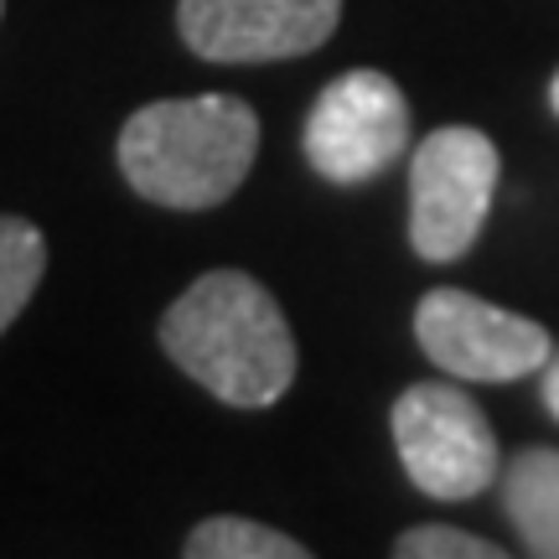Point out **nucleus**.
<instances>
[{
  "instance_id": "f257e3e1",
  "label": "nucleus",
  "mask_w": 559,
  "mask_h": 559,
  "mask_svg": "<svg viewBox=\"0 0 559 559\" xmlns=\"http://www.w3.org/2000/svg\"><path fill=\"white\" fill-rule=\"evenodd\" d=\"M160 347L234 409H270L296 383V337L275 296L243 270H213L171 300Z\"/></svg>"
},
{
  "instance_id": "20e7f679",
  "label": "nucleus",
  "mask_w": 559,
  "mask_h": 559,
  "mask_svg": "<svg viewBox=\"0 0 559 559\" xmlns=\"http://www.w3.org/2000/svg\"><path fill=\"white\" fill-rule=\"evenodd\" d=\"M394 445L404 477L425 498L466 502L498 481V436L451 383H409L394 404Z\"/></svg>"
},
{
  "instance_id": "4468645a",
  "label": "nucleus",
  "mask_w": 559,
  "mask_h": 559,
  "mask_svg": "<svg viewBox=\"0 0 559 559\" xmlns=\"http://www.w3.org/2000/svg\"><path fill=\"white\" fill-rule=\"evenodd\" d=\"M0 5H5V0H0Z\"/></svg>"
},
{
  "instance_id": "0eeeda50",
  "label": "nucleus",
  "mask_w": 559,
  "mask_h": 559,
  "mask_svg": "<svg viewBox=\"0 0 559 559\" xmlns=\"http://www.w3.org/2000/svg\"><path fill=\"white\" fill-rule=\"evenodd\" d=\"M342 0H181L177 32L207 62H280L337 32Z\"/></svg>"
},
{
  "instance_id": "39448f33",
  "label": "nucleus",
  "mask_w": 559,
  "mask_h": 559,
  "mask_svg": "<svg viewBox=\"0 0 559 559\" xmlns=\"http://www.w3.org/2000/svg\"><path fill=\"white\" fill-rule=\"evenodd\" d=\"M409 145V104L379 68H353L321 88L306 120V160L317 177L358 187L389 171Z\"/></svg>"
},
{
  "instance_id": "f03ea898",
  "label": "nucleus",
  "mask_w": 559,
  "mask_h": 559,
  "mask_svg": "<svg viewBox=\"0 0 559 559\" xmlns=\"http://www.w3.org/2000/svg\"><path fill=\"white\" fill-rule=\"evenodd\" d=\"M260 156V115L234 94L156 99L120 130V171L145 202L202 213L243 187Z\"/></svg>"
},
{
  "instance_id": "9d476101",
  "label": "nucleus",
  "mask_w": 559,
  "mask_h": 559,
  "mask_svg": "<svg viewBox=\"0 0 559 559\" xmlns=\"http://www.w3.org/2000/svg\"><path fill=\"white\" fill-rule=\"evenodd\" d=\"M181 555L187 559H306L311 549L254 519H207L187 534Z\"/></svg>"
},
{
  "instance_id": "f8f14e48",
  "label": "nucleus",
  "mask_w": 559,
  "mask_h": 559,
  "mask_svg": "<svg viewBox=\"0 0 559 559\" xmlns=\"http://www.w3.org/2000/svg\"><path fill=\"white\" fill-rule=\"evenodd\" d=\"M544 404H549V415L559 419V353L549 358V373H544Z\"/></svg>"
},
{
  "instance_id": "423d86ee",
  "label": "nucleus",
  "mask_w": 559,
  "mask_h": 559,
  "mask_svg": "<svg viewBox=\"0 0 559 559\" xmlns=\"http://www.w3.org/2000/svg\"><path fill=\"white\" fill-rule=\"evenodd\" d=\"M415 337L440 373L472 383H513L555 358V342L539 321L513 317L472 290H430L415 306Z\"/></svg>"
},
{
  "instance_id": "ddd939ff",
  "label": "nucleus",
  "mask_w": 559,
  "mask_h": 559,
  "mask_svg": "<svg viewBox=\"0 0 559 559\" xmlns=\"http://www.w3.org/2000/svg\"><path fill=\"white\" fill-rule=\"evenodd\" d=\"M549 104L559 109V73H555V83H549Z\"/></svg>"
},
{
  "instance_id": "7ed1b4c3",
  "label": "nucleus",
  "mask_w": 559,
  "mask_h": 559,
  "mask_svg": "<svg viewBox=\"0 0 559 559\" xmlns=\"http://www.w3.org/2000/svg\"><path fill=\"white\" fill-rule=\"evenodd\" d=\"M498 145L472 124H440L419 140L409 160V243L419 260L445 264L477 243L498 192Z\"/></svg>"
},
{
  "instance_id": "1a4fd4ad",
  "label": "nucleus",
  "mask_w": 559,
  "mask_h": 559,
  "mask_svg": "<svg viewBox=\"0 0 559 559\" xmlns=\"http://www.w3.org/2000/svg\"><path fill=\"white\" fill-rule=\"evenodd\" d=\"M41 270H47V239L37 223L0 213V332L26 311V300L37 296Z\"/></svg>"
},
{
  "instance_id": "6e6552de",
  "label": "nucleus",
  "mask_w": 559,
  "mask_h": 559,
  "mask_svg": "<svg viewBox=\"0 0 559 559\" xmlns=\"http://www.w3.org/2000/svg\"><path fill=\"white\" fill-rule=\"evenodd\" d=\"M502 508L528 555L559 559V451H519L502 472Z\"/></svg>"
},
{
  "instance_id": "9b49d317",
  "label": "nucleus",
  "mask_w": 559,
  "mask_h": 559,
  "mask_svg": "<svg viewBox=\"0 0 559 559\" xmlns=\"http://www.w3.org/2000/svg\"><path fill=\"white\" fill-rule=\"evenodd\" d=\"M394 555L400 559H502V549L477 539V534H466V528L419 523V528H409V534L394 539Z\"/></svg>"
}]
</instances>
